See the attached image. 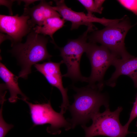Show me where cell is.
<instances>
[{
    "label": "cell",
    "mask_w": 137,
    "mask_h": 137,
    "mask_svg": "<svg viewBox=\"0 0 137 137\" xmlns=\"http://www.w3.org/2000/svg\"><path fill=\"white\" fill-rule=\"evenodd\" d=\"M65 20L60 17H54L48 18L44 22L42 26H36L33 29L36 33L45 36H49L52 39L51 42L55 43L53 37V34L64 25Z\"/></svg>",
    "instance_id": "cell-14"
},
{
    "label": "cell",
    "mask_w": 137,
    "mask_h": 137,
    "mask_svg": "<svg viewBox=\"0 0 137 137\" xmlns=\"http://www.w3.org/2000/svg\"><path fill=\"white\" fill-rule=\"evenodd\" d=\"M85 53L91 68L90 75L87 77L88 85L96 84L103 88L105 84L104 80L105 74L109 67L112 65L115 59L118 57L105 46L90 42Z\"/></svg>",
    "instance_id": "cell-6"
},
{
    "label": "cell",
    "mask_w": 137,
    "mask_h": 137,
    "mask_svg": "<svg viewBox=\"0 0 137 137\" xmlns=\"http://www.w3.org/2000/svg\"><path fill=\"white\" fill-rule=\"evenodd\" d=\"M105 1V0H94V2L97 8L101 12L103 9L102 5Z\"/></svg>",
    "instance_id": "cell-20"
},
{
    "label": "cell",
    "mask_w": 137,
    "mask_h": 137,
    "mask_svg": "<svg viewBox=\"0 0 137 137\" xmlns=\"http://www.w3.org/2000/svg\"><path fill=\"white\" fill-rule=\"evenodd\" d=\"M136 126L137 127V121L136 123Z\"/></svg>",
    "instance_id": "cell-23"
},
{
    "label": "cell",
    "mask_w": 137,
    "mask_h": 137,
    "mask_svg": "<svg viewBox=\"0 0 137 137\" xmlns=\"http://www.w3.org/2000/svg\"><path fill=\"white\" fill-rule=\"evenodd\" d=\"M29 16L23 14L19 16L0 15V30L2 33H6L9 37L11 46L21 42L23 38L27 35L32 30L28 21Z\"/></svg>",
    "instance_id": "cell-9"
},
{
    "label": "cell",
    "mask_w": 137,
    "mask_h": 137,
    "mask_svg": "<svg viewBox=\"0 0 137 137\" xmlns=\"http://www.w3.org/2000/svg\"><path fill=\"white\" fill-rule=\"evenodd\" d=\"M112 65L115 67V70L111 77L105 82V84L113 87L116 85L118 77L125 75L132 79L134 87L137 88V57L126 60L116 58Z\"/></svg>",
    "instance_id": "cell-12"
},
{
    "label": "cell",
    "mask_w": 137,
    "mask_h": 137,
    "mask_svg": "<svg viewBox=\"0 0 137 137\" xmlns=\"http://www.w3.org/2000/svg\"><path fill=\"white\" fill-rule=\"evenodd\" d=\"M52 2L41 0L38 5L32 8L25 7L23 14L29 17L28 23L32 28L37 25L42 26L46 19L54 17H61L60 14L51 6Z\"/></svg>",
    "instance_id": "cell-11"
},
{
    "label": "cell",
    "mask_w": 137,
    "mask_h": 137,
    "mask_svg": "<svg viewBox=\"0 0 137 137\" xmlns=\"http://www.w3.org/2000/svg\"><path fill=\"white\" fill-rule=\"evenodd\" d=\"M90 31V30L87 28L78 38L69 40L63 47H59L56 43L54 44L56 47L59 50L62 60L67 68V73L63 75V77L69 78L74 82L80 81L87 82V77L83 76L81 74L80 65L81 56L85 52L87 48L88 33Z\"/></svg>",
    "instance_id": "cell-5"
},
{
    "label": "cell",
    "mask_w": 137,
    "mask_h": 137,
    "mask_svg": "<svg viewBox=\"0 0 137 137\" xmlns=\"http://www.w3.org/2000/svg\"><path fill=\"white\" fill-rule=\"evenodd\" d=\"M63 63L62 60L57 63L49 61L42 64H36L34 66L37 70L44 76L50 84L57 88L60 91L62 98L60 112L63 114L70 105L67 94L68 89L63 86V75L60 70V65Z\"/></svg>",
    "instance_id": "cell-10"
},
{
    "label": "cell",
    "mask_w": 137,
    "mask_h": 137,
    "mask_svg": "<svg viewBox=\"0 0 137 137\" xmlns=\"http://www.w3.org/2000/svg\"><path fill=\"white\" fill-rule=\"evenodd\" d=\"M54 1L56 6L53 7V8L57 11L65 20L71 22V30L77 29L82 25L87 26L88 27H94L93 24L94 22L99 23L106 27L119 20V19H108L104 17L99 18L93 15H88L83 12H77L72 10L66 5L64 0Z\"/></svg>",
    "instance_id": "cell-8"
},
{
    "label": "cell",
    "mask_w": 137,
    "mask_h": 137,
    "mask_svg": "<svg viewBox=\"0 0 137 137\" xmlns=\"http://www.w3.org/2000/svg\"><path fill=\"white\" fill-rule=\"evenodd\" d=\"M1 5L6 6L8 9L10 15H12L13 13L12 10V6L14 0H0Z\"/></svg>",
    "instance_id": "cell-19"
},
{
    "label": "cell",
    "mask_w": 137,
    "mask_h": 137,
    "mask_svg": "<svg viewBox=\"0 0 137 137\" xmlns=\"http://www.w3.org/2000/svg\"><path fill=\"white\" fill-rule=\"evenodd\" d=\"M137 24L131 25L129 18L125 15L118 21L103 29L93 31L88 36V39L90 42L101 44L119 58L123 60L130 58L134 56L127 50L125 39L129 30Z\"/></svg>",
    "instance_id": "cell-3"
},
{
    "label": "cell",
    "mask_w": 137,
    "mask_h": 137,
    "mask_svg": "<svg viewBox=\"0 0 137 137\" xmlns=\"http://www.w3.org/2000/svg\"><path fill=\"white\" fill-rule=\"evenodd\" d=\"M117 1L123 7L132 12L137 18V0H118Z\"/></svg>",
    "instance_id": "cell-17"
},
{
    "label": "cell",
    "mask_w": 137,
    "mask_h": 137,
    "mask_svg": "<svg viewBox=\"0 0 137 137\" xmlns=\"http://www.w3.org/2000/svg\"><path fill=\"white\" fill-rule=\"evenodd\" d=\"M6 40H10L9 37L7 34H4L2 33H0V44L3 41Z\"/></svg>",
    "instance_id": "cell-22"
},
{
    "label": "cell",
    "mask_w": 137,
    "mask_h": 137,
    "mask_svg": "<svg viewBox=\"0 0 137 137\" xmlns=\"http://www.w3.org/2000/svg\"><path fill=\"white\" fill-rule=\"evenodd\" d=\"M37 0H18L17 1L18 3L20 4L21 2H24L25 3L24 5V7H29V5L32 3H33L34 2L37 1Z\"/></svg>",
    "instance_id": "cell-21"
},
{
    "label": "cell",
    "mask_w": 137,
    "mask_h": 137,
    "mask_svg": "<svg viewBox=\"0 0 137 137\" xmlns=\"http://www.w3.org/2000/svg\"><path fill=\"white\" fill-rule=\"evenodd\" d=\"M28 105L29 108L31 117L35 125L49 124L50 126L47 128V131L52 134H60L61 128H63L66 130L72 128L71 125L64 118L63 114L54 110L50 101L47 103L33 104L27 100H24Z\"/></svg>",
    "instance_id": "cell-7"
},
{
    "label": "cell",
    "mask_w": 137,
    "mask_h": 137,
    "mask_svg": "<svg viewBox=\"0 0 137 137\" xmlns=\"http://www.w3.org/2000/svg\"><path fill=\"white\" fill-rule=\"evenodd\" d=\"M78 1L81 3L87 10V15L91 16L93 15L94 12L101 14L102 12L97 8L94 1L93 0H78Z\"/></svg>",
    "instance_id": "cell-16"
},
{
    "label": "cell",
    "mask_w": 137,
    "mask_h": 137,
    "mask_svg": "<svg viewBox=\"0 0 137 137\" xmlns=\"http://www.w3.org/2000/svg\"><path fill=\"white\" fill-rule=\"evenodd\" d=\"M4 101H0V137H5L9 131L13 127L12 124H7L4 120L2 115V110Z\"/></svg>",
    "instance_id": "cell-15"
},
{
    "label": "cell",
    "mask_w": 137,
    "mask_h": 137,
    "mask_svg": "<svg viewBox=\"0 0 137 137\" xmlns=\"http://www.w3.org/2000/svg\"><path fill=\"white\" fill-rule=\"evenodd\" d=\"M48 38L32 30L27 36L25 42L18 43L11 46L10 52L17 59L21 67L19 78H27L31 72L32 66L45 60H49L52 56L46 47Z\"/></svg>",
    "instance_id": "cell-2"
},
{
    "label": "cell",
    "mask_w": 137,
    "mask_h": 137,
    "mask_svg": "<svg viewBox=\"0 0 137 137\" xmlns=\"http://www.w3.org/2000/svg\"><path fill=\"white\" fill-rule=\"evenodd\" d=\"M123 109L122 107H119L114 111H111L108 107L102 113L99 112L96 113L91 118L92 123L91 126H81L85 132V137L98 135L126 137L128 134L135 133L129 131L121 123L119 116Z\"/></svg>",
    "instance_id": "cell-4"
},
{
    "label": "cell",
    "mask_w": 137,
    "mask_h": 137,
    "mask_svg": "<svg viewBox=\"0 0 137 137\" xmlns=\"http://www.w3.org/2000/svg\"><path fill=\"white\" fill-rule=\"evenodd\" d=\"M0 77L5 83L6 89L9 90L10 97L8 99L9 102L14 103L18 99V95L22 96L23 100L28 99V98L22 92L18 84V76H16L10 71L6 66L2 63H0Z\"/></svg>",
    "instance_id": "cell-13"
},
{
    "label": "cell",
    "mask_w": 137,
    "mask_h": 137,
    "mask_svg": "<svg viewBox=\"0 0 137 137\" xmlns=\"http://www.w3.org/2000/svg\"><path fill=\"white\" fill-rule=\"evenodd\" d=\"M72 87L76 93L74 96V102L68 108L72 117L67 120L72 128L79 124L85 125L92 117L99 112L101 106L105 108L109 107L107 95L102 93L103 89L97 85H88L80 88Z\"/></svg>",
    "instance_id": "cell-1"
},
{
    "label": "cell",
    "mask_w": 137,
    "mask_h": 137,
    "mask_svg": "<svg viewBox=\"0 0 137 137\" xmlns=\"http://www.w3.org/2000/svg\"><path fill=\"white\" fill-rule=\"evenodd\" d=\"M137 117V94L135 100L134 102L133 108L130 113V117L127 123L124 126L127 128L129 127L132 121Z\"/></svg>",
    "instance_id": "cell-18"
}]
</instances>
